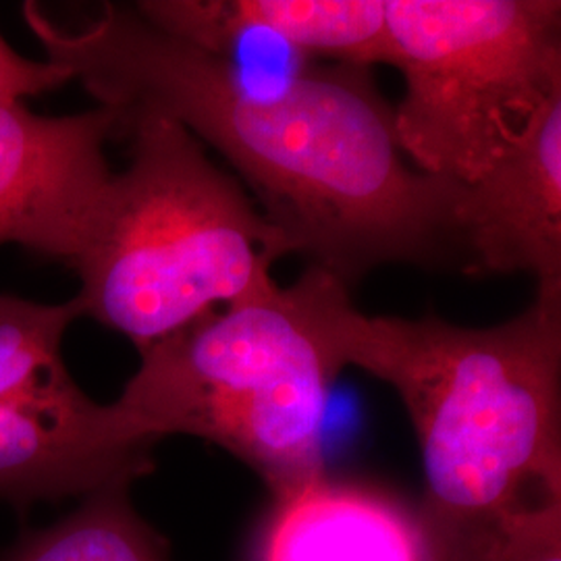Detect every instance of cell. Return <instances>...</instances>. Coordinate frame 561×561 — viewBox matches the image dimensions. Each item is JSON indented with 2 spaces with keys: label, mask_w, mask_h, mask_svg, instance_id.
Returning <instances> with one entry per match:
<instances>
[{
  "label": "cell",
  "mask_w": 561,
  "mask_h": 561,
  "mask_svg": "<svg viewBox=\"0 0 561 561\" xmlns=\"http://www.w3.org/2000/svg\"><path fill=\"white\" fill-rule=\"evenodd\" d=\"M291 285L341 370L400 396L442 561H466L510 512L561 497V291H537L510 321L463 327L366 314L317 268Z\"/></svg>",
  "instance_id": "obj_2"
},
{
  "label": "cell",
  "mask_w": 561,
  "mask_h": 561,
  "mask_svg": "<svg viewBox=\"0 0 561 561\" xmlns=\"http://www.w3.org/2000/svg\"><path fill=\"white\" fill-rule=\"evenodd\" d=\"M340 373L294 285H277L146 347L115 405L141 439L213 443L279 497L327 474L322 422Z\"/></svg>",
  "instance_id": "obj_4"
},
{
  "label": "cell",
  "mask_w": 561,
  "mask_h": 561,
  "mask_svg": "<svg viewBox=\"0 0 561 561\" xmlns=\"http://www.w3.org/2000/svg\"><path fill=\"white\" fill-rule=\"evenodd\" d=\"M69 81L71 76L62 67L50 60L23 57L0 34V102H25Z\"/></svg>",
  "instance_id": "obj_13"
},
{
  "label": "cell",
  "mask_w": 561,
  "mask_h": 561,
  "mask_svg": "<svg viewBox=\"0 0 561 561\" xmlns=\"http://www.w3.org/2000/svg\"><path fill=\"white\" fill-rule=\"evenodd\" d=\"M131 159L113 173L80 254L73 301L138 352L279 283L289 245L240 181L175 121L123 117Z\"/></svg>",
  "instance_id": "obj_3"
},
{
  "label": "cell",
  "mask_w": 561,
  "mask_h": 561,
  "mask_svg": "<svg viewBox=\"0 0 561 561\" xmlns=\"http://www.w3.org/2000/svg\"><path fill=\"white\" fill-rule=\"evenodd\" d=\"M115 138L123 117L101 104L46 117L25 102H0V248L69 266L113 180L106 144Z\"/></svg>",
  "instance_id": "obj_7"
},
{
  "label": "cell",
  "mask_w": 561,
  "mask_h": 561,
  "mask_svg": "<svg viewBox=\"0 0 561 561\" xmlns=\"http://www.w3.org/2000/svg\"><path fill=\"white\" fill-rule=\"evenodd\" d=\"M129 489L115 484L83 497L69 516L23 533L0 561H169L167 541L141 520Z\"/></svg>",
  "instance_id": "obj_11"
},
{
  "label": "cell",
  "mask_w": 561,
  "mask_h": 561,
  "mask_svg": "<svg viewBox=\"0 0 561 561\" xmlns=\"http://www.w3.org/2000/svg\"><path fill=\"white\" fill-rule=\"evenodd\" d=\"M466 561H561V497L510 512Z\"/></svg>",
  "instance_id": "obj_12"
},
{
  "label": "cell",
  "mask_w": 561,
  "mask_h": 561,
  "mask_svg": "<svg viewBox=\"0 0 561 561\" xmlns=\"http://www.w3.org/2000/svg\"><path fill=\"white\" fill-rule=\"evenodd\" d=\"M23 20L46 60L101 106L175 121L219 152L301 256L347 289L385 264L458 266L460 185L419 171L370 69L300 60L256 71L181 41L134 4L60 23L27 0Z\"/></svg>",
  "instance_id": "obj_1"
},
{
  "label": "cell",
  "mask_w": 561,
  "mask_h": 561,
  "mask_svg": "<svg viewBox=\"0 0 561 561\" xmlns=\"http://www.w3.org/2000/svg\"><path fill=\"white\" fill-rule=\"evenodd\" d=\"M396 134L419 171L466 185L561 96L558 0H385Z\"/></svg>",
  "instance_id": "obj_5"
},
{
  "label": "cell",
  "mask_w": 561,
  "mask_h": 561,
  "mask_svg": "<svg viewBox=\"0 0 561 561\" xmlns=\"http://www.w3.org/2000/svg\"><path fill=\"white\" fill-rule=\"evenodd\" d=\"M254 561H442L422 512L362 482L322 474L273 497Z\"/></svg>",
  "instance_id": "obj_10"
},
{
  "label": "cell",
  "mask_w": 561,
  "mask_h": 561,
  "mask_svg": "<svg viewBox=\"0 0 561 561\" xmlns=\"http://www.w3.org/2000/svg\"><path fill=\"white\" fill-rule=\"evenodd\" d=\"M141 18L215 55L245 38L277 42L304 60L387 65L385 0H141Z\"/></svg>",
  "instance_id": "obj_9"
},
{
  "label": "cell",
  "mask_w": 561,
  "mask_h": 561,
  "mask_svg": "<svg viewBox=\"0 0 561 561\" xmlns=\"http://www.w3.org/2000/svg\"><path fill=\"white\" fill-rule=\"evenodd\" d=\"M456 229L470 275H528L561 291V96L479 180L460 185Z\"/></svg>",
  "instance_id": "obj_8"
},
{
  "label": "cell",
  "mask_w": 561,
  "mask_h": 561,
  "mask_svg": "<svg viewBox=\"0 0 561 561\" xmlns=\"http://www.w3.org/2000/svg\"><path fill=\"white\" fill-rule=\"evenodd\" d=\"M152 449L115 401L81 391L60 347L0 345V503L27 510L134 484L154 470Z\"/></svg>",
  "instance_id": "obj_6"
}]
</instances>
